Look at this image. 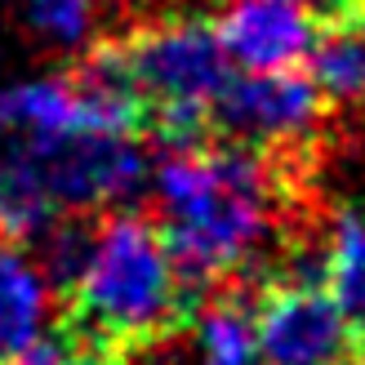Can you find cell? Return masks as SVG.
<instances>
[{"instance_id":"9","label":"cell","mask_w":365,"mask_h":365,"mask_svg":"<svg viewBox=\"0 0 365 365\" xmlns=\"http://www.w3.org/2000/svg\"><path fill=\"white\" fill-rule=\"evenodd\" d=\"M49 289L23 250L0 236V365H14L45 334Z\"/></svg>"},{"instance_id":"6","label":"cell","mask_w":365,"mask_h":365,"mask_svg":"<svg viewBox=\"0 0 365 365\" xmlns=\"http://www.w3.org/2000/svg\"><path fill=\"white\" fill-rule=\"evenodd\" d=\"M317 23L281 0H232L218 18L223 53L250 71H299L312 53Z\"/></svg>"},{"instance_id":"4","label":"cell","mask_w":365,"mask_h":365,"mask_svg":"<svg viewBox=\"0 0 365 365\" xmlns=\"http://www.w3.org/2000/svg\"><path fill=\"white\" fill-rule=\"evenodd\" d=\"M339 107L317 89L307 71H250L245 81H227L214 103V138L232 143H317L325 120Z\"/></svg>"},{"instance_id":"8","label":"cell","mask_w":365,"mask_h":365,"mask_svg":"<svg viewBox=\"0 0 365 365\" xmlns=\"http://www.w3.org/2000/svg\"><path fill=\"white\" fill-rule=\"evenodd\" d=\"M307 63H312L307 76L334 107L365 103V9H348L317 23Z\"/></svg>"},{"instance_id":"5","label":"cell","mask_w":365,"mask_h":365,"mask_svg":"<svg viewBox=\"0 0 365 365\" xmlns=\"http://www.w3.org/2000/svg\"><path fill=\"white\" fill-rule=\"evenodd\" d=\"M254 321L267 365H334L348 356V325L321 281H263Z\"/></svg>"},{"instance_id":"14","label":"cell","mask_w":365,"mask_h":365,"mask_svg":"<svg viewBox=\"0 0 365 365\" xmlns=\"http://www.w3.org/2000/svg\"><path fill=\"white\" fill-rule=\"evenodd\" d=\"M334 365H365V356H343V361H334Z\"/></svg>"},{"instance_id":"7","label":"cell","mask_w":365,"mask_h":365,"mask_svg":"<svg viewBox=\"0 0 365 365\" xmlns=\"http://www.w3.org/2000/svg\"><path fill=\"white\" fill-rule=\"evenodd\" d=\"M259 289L263 281L214 285L196 307V343L205 365H254L259 361Z\"/></svg>"},{"instance_id":"13","label":"cell","mask_w":365,"mask_h":365,"mask_svg":"<svg viewBox=\"0 0 365 365\" xmlns=\"http://www.w3.org/2000/svg\"><path fill=\"white\" fill-rule=\"evenodd\" d=\"M116 5H125V9L143 14V9H152V5H165V0H116Z\"/></svg>"},{"instance_id":"12","label":"cell","mask_w":365,"mask_h":365,"mask_svg":"<svg viewBox=\"0 0 365 365\" xmlns=\"http://www.w3.org/2000/svg\"><path fill=\"white\" fill-rule=\"evenodd\" d=\"M27 23L58 45H71L94 27V0H23Z\"/></svg>"},{"instance_id":"2","label":"cell","mask_w":365,"mask_h":365,"mask_svg":"<svg viewBox=\"0 0 365 365\" xmlns=\"http://www.w3.org/2000/svg\"><path fill=\"white\" fill-rule=\"evenodd\" d=\"M120 71L148 107V138L187 152L214 138V103L227 85L218 18L205 9L152 5L107 36Z\"/></svg>"},{"instance_id":"11","label":"cell","mask_w":365,"mask_h":365,"mask_svg":"<svg viewBox=\"0 0 365 365\" xmlns=\"http://www.w3.org/2000/svg\"><path fill=\"white\" fill-rule=\"evenodd\" d=\"M0 130L23 134V138H58V134H81L85 112L81 98L67 81H36L0 94ZM89 134V130H85Z\"/></svg>"},{"instance_id":"1","label":"cell","mask_w":365,"mask_h":365,"mask_svg":"<svg viewBox=\"0 0 365 365\" xmlns=\"http://www.w3.org/2000/svg\"><path fill=\"white\" fill-rule=\"evenodd\" d=\"M196 307L200 294L182 281L148 214H98L89 263L58 312L143 356L178 339Z\"/></svg>"},{"instance_id":"10","label":"cell","mask_w":365,"mask_h":365,"mask_svg":"<svg viewBox=\"0 0 365 365\" xmlns=\"http://www.w3.org/2000/svg\"><path fill=\"white\" fill-rule=\"evenodd\" d=\"M325 289L348 325V356H365V218L352 210L330 218Z\"/></svg>"},{"instance_id":"3","label":"cell","mask_w":365,"mask_h":365,"mask_svg":"<svg viewBox=\"0 0 365 365\" xmlns=\"http://www.w3.org/2000/svg\"><path fill=\"white\" fill-rule=\"evenodd\" d=\"M5 134V130H0ZM23 152L31 178L41 182L53 214H98L112 200H125L143 182V156L134 138L116 134H58V138H23L9 134Z\"/></svg>"}]
</instances>
